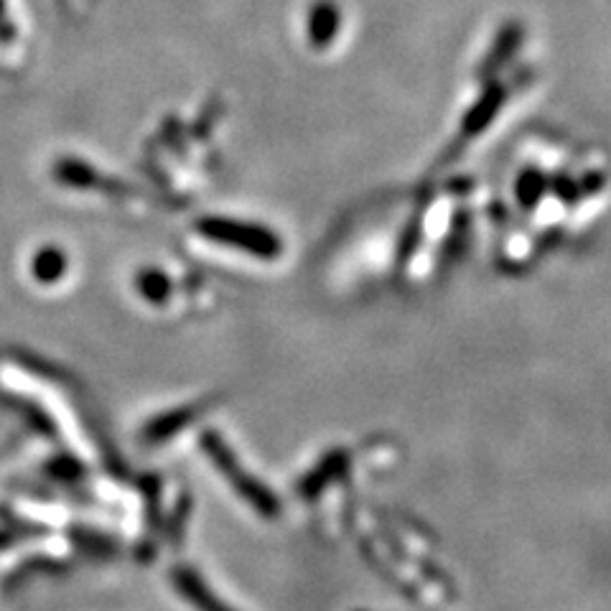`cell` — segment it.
Listing matches in <instances>:
<instances>
[{"label":"cell","mask_w":611,"mask_h":611,"mask_svg":"<svg viewBox=\"0 0 611 611\" xmlns=\"http://www.w3.org/2000/svg\"><path fill=\"white\" fill-rule=\"evenodd\" d=\"M74 540H77L79 548H85L87 553H92V555H102V558H107V555H115V550H118L115 540L105 538V535H97V533H74Z\"/></svg>","instance_id":"cell-4"},{"label":"cell","mask_w":611,"mask_h":611,"mask_svg":"<svg viewBox=\"0 0 611 611\" xmlns=\"http://www.w3.org/2000/svg\"><path fill=\"white\" fill-rule=\"evenodd\" d=\"M171 581H174L176 591H179L191 606H197L199 611H235L230 609L225 601H219L217 596L212 594V589L202 581V576H199L194 568L176 566L174 571H171Z\"/></svg>","instance_id":"cell-2"},{"label":"cell","mask_w":611,"mask_h":611,"mask_svg":"<svg viewBox=\"0 0 611 611\" xmlns=\"http://www.w3.org/2000/svg\"><path fill=\"white\" fill-rule=\"evenodd\" d=\"M13 540H16V535H13V533H6V530H0V550L6 548V545H11Z\"/></svg>","instance_id":"cell-6"},{"label":"cell","mask_w":611,"mask_h":611,"mask_svg":"<svg viewBox=\"0 0 611 611\" xmlns=\"http://www.w3.org/2000/svg\"><path fill=\"white\" fill-rule=\"evenodd\" d=\"M51 474H54L57 479H74V477H79V466L72 464V461L59 459L57 464L51 466Z\"/></svg>","instance_id":"cell-5"},{"label":"cell","mask_w":611,"mask_h":611,"mask_svg":"<svg viewBox=\"0 0 611 611\" xmlns=\"http://www.w3.org/2000/svg\"><path fill=\"white\" fill-rule=\"evenodd\" d=\"M342 469H344V456L342 454L329 456V459H326L324 464H321L309 479H303L301 492L306 494V497H316V494H319L321 489H324L326 484L331 482V479L339 477V471H342Z\"/></svg>","instance_id":"cell-3"},{"label":"cell","mask_w":611,"mask_h":611,"mask_svg":"<svg viewBox=\"0 0 611 611\" xmlns=\"http://www.w3.org/2000/svg\"><path fill=\"white\" fill-rule=\"evenodd\" d=\"M202 443H204V449H207L209 459L214 461V466H217V469L222 471L227 479H230L232 487H235L237 492H240L242 497H245L247 502H250V505L260 512V515H265V517L278 515V499H275L273 494L263 487V484L255 482L250 474H245V469L237 466L235 456H232V451L227 449L225 443L219 441L214 433H207V436L202 438Z\"/></svg>","instance_id":"cell-1"}]
</instances>
